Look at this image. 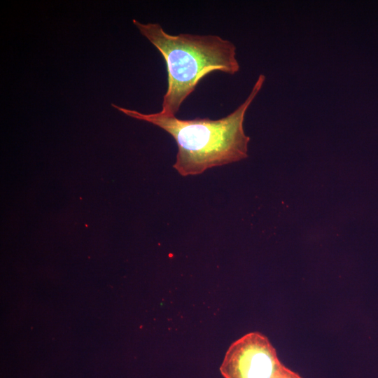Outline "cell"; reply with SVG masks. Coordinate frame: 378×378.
<instances>
[{
    "instance_id": "obj_3",
    "label": "cell",
    "mask_w": 378,
    "mask_h": 378,
    "mask_svg": "<svg viewBox=\"0 0 378 378\" xmlns=\"http://www.w3.org/2000/svg\"><path fill=\"white\" fill-rule=\"evenodd\" d=\"M283 365L269 339L251 332L230 344L220 372L224 378H273Z\"/></svg>"
},
{
    "instance_id": "obj_1",
    "label": "cell",
    "mask_w": 378,
    "mask_h": 378,
    "mask_svg": "<svg viewBox=\"0 0 378 378\" xmlns=\"http://www.w3.org/2000/svg\"><path fill=\"white\" fill-rule=\"evenodd\" d=\"M265 76L260 74L246 100L227 116L211 120L197 118L179 119L155 113L144 114L112 104L132 118L150 122L169 134L178 151L173 167L182 176L200 174L218 166L247 158L249 136L244 133L245 113L262 88Z\"/></svg>"
},
{
    "instance_id": "obj_2",
    "label": "cell",
    "mask_w": 378,
    "mask_h": 378,
    "mask_svg": "<svg viewBox=\"0 0 378 378\" xmlns=\"http://www.w3.org/2000/svg\"><path fill=\"white\" fill-rule=\"evenodd\" d=\"M134 24L161 53L167 71V89L162 110L165 116H174L186 99L202 78L214 71L234 75L240 69L236 47L216 35L167 33L158 23Z\"/></svg>"
},
{
    "instance_id": "obj_4",
    "label": "cell",
    "mask_w": 378,
    "mask_h": 378,
    "mask_svg": "<svg viewBox=\"0 0 378 378\" xmlns=\"http://www.w3.org/2000/svg\"><path fill=\"white\" fill-rule=\"evenodd\" d=\"M273 378H302L297 372L283 365Z\"/></svg>"
}]
</instances>
